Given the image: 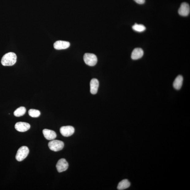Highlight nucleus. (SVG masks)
I'll return each mask as SVG.
<instances>
[{"instance_id": "obj_1", "label": "nucleus", "mask_w": 190, "mask_h": 190, "mask_svg": "<svg viewBox=\"0 0 190 190\" xmlns=\"http://www.w3.org/2000/svg\"><path fill=\"white\" fill-rule=\"evenodd\" d=\"M16 54L13 52H9L5 54L2 57L1 62L4 66H12L16 63Z\"/></svg>"}, {"instance_id": "obj_2", "label": "nucleus", "mask_w": 190, "mask_h": 190, "mask_svg": "<svg viewBox=\"0 0 190 190\" xmlns=\"http://www.w3.org/2000/svg\"><path fill=\"white\" fill-rule=\"evenodd\" d=\"M29 152V149L27 146H21L17 153L16 156V160L20 162L22 161L27 157Z\"/></svg>"}, {"instance_id": "obj_3", "label": "nucleus", "mask_w": 190, "mask_h": 190, "mask_svg": "<svg viewBox=\"0 0 190 190\" xmlns=\"http://www.w3.org/2000/svg\"><path fill=\"white\" fill-rule=\"evenodd\" d=\"M64 142L57 140H53L49 142L48 146L51 150L56 152L62 150L64 147Z\"/></svg>"}, {"instance_id": "obj_4", "label": "nucleus", "mask_w": 190, "mask_h": 190, "mask_svg": "<svg viewBox=\"0 0 190 190\" xmlns=\"http://www.w3.org/2000/svg\"><path fill=\"white\" fill-rule=\"evenodd\" d=\"M84 60L87 65L90 66L96 65L98 61L97 57L95 54L89 53L84 54Z\"/></svg>"}, {"instance_id": "obj_5", "label": "nucleus", "mask_w": 190, "mask_h": 190, "mask_svg": "<svg viewBox=\"0 0 190 190\" xmlns=\"http://www.w3.org/2000/svg\"><path fill=\"white\" fill-rule=\"evenodd\" d=\"M74 128L71 126H66L61 127L60 132L61 134L64 137H68L72 136L74 133Z\"/></svg>"}, {"instance_id": "obj_6", "label": "nucleus", "mask_w": 190, "mask_h": 190, "mask_svg": "<svg viewBox=\"0 0 190 190\" xmlns=\"http://www.w3.org/2000/svg\"><path fill=\"white\" fill-rule=\"evenodd\" d=\"M68 166V164L65 159L61 158L59 160L57 163L56 168L58 172L61 173L67 170Z\"/></svg>"}, {"instance_id": "obj_7", "label": "nucleus", "mask_w": 190, "mask_h": 190, "mask_svg": "<svg viewBox=\"0 0 190 190\" xmlns=\"http://www.w3.org/2000/svg\"><path fill=\"white\" fill-rule=\"evenodd\" d=\"M190 11V8L189 4L186 2H184L180 5L178 12L180 16H186L189 15Z\"/></svg>"}, {"instance_id": "obj_8", "label": "nucleus", "mask_w": 190, "mask_h": 190, "mask_svg": "<svg viewBox=\"0 0 190 190\" xmlns=\"http://www.w3.org/2000/svg\"><path fill=\"white\" fill-rule=\"evenodd\" d=\"M30 125L29 124L23 122L17 123L15 125V129L18 131L25 132L30 129Z\"/></svg>"}, {"instance_id": "obj_9", "label": "nucleus", "mask_w": 190, "mask_h": 190, "mask_svg": "<svg viewBox=\"0 0 190 190\" xmlns=\"http://www.w3.org/2000/svg\"><path fill=\"white\" fill-rule=\"evenodd\" d=\"M70 46V44L69 42L63 41H57L54 44V48L57 50L67 49Z\"/></svg>"}, {"instance_id": "obj_10", "label": "nucleus", "mask_w": 190, "mask_h": 190, "mask_svg": "<svg viewBox=\"0 0 190 190\" xmlns=\"http://www.w3.org/2000/svg\"><path fill=\"white\" fill-rule=\"evenodd\" d=\"M90 92L93 94H97L99 86L98 80L96 79H93L90 82Z\"/></svg>"}, {"instance_id": "obj_11", "label": "nucleus", "mask_w": 190, "mask_h": 190, "mask_svg": "<svg viewBox=\"0 0 190 190\" xmlns=\"http://www.w3.org/2000/svg\"><path fill=\"white\" fill-rule=\"evenodd\" d=\"M43 133L45 138L48 140H53L56 137V134L54 131L44 129L43 130Z\"/></svg>"}, {"instance_id": "obj_12", "label": "nucleus", "mask_w": 190, "mask_h": 190, "mask_svg": "<svg viewBox=\"0 0 190 190\" xmlns=\"http://www.w3.org/2000/svg\"><path fill=\"white\" fill-rule=\"evenodd\" d=\"M143 54L144 51L142 49L135 48L132 52L131 58L133 60H137L142 58Z\"/></svg>"}, {"instance_id": "obj_13", "label": "nucleus", "mask_w": 190, "mask_h": 190, "mask_svg": "<svg viewBox=\"0 0 190 190\" xmlns=\"http://www.w3.org/2000/svg\"><path fill=\"white\" fill-rule=\"evenodd\" d=\"M183 80V78L182 75H178L176 78L174 82H173V86L174 89L177 90H179L181 89Z\"/></svg>"}, {"instance_id": "obj_14", "label": "nucleus", "mask_w": 190, "mask_h": 190, "mask_svg": "<svg viewBox=\"0 0 190 190\" xmlns=\"http://www.w3.org/2000/svg\"><path fill=\"white\" fill-rule=\"evenodd\" d=\"M130 186V182L127 179L123 180L118 184L117 189L120 190H124L128 188Z\"/></svg>"}, {"instance_id": "obj_15", "label": "nucleus", "mask_w": 190, "mask_h": 190, "mask_svg": "<svg viewBox=\"0 0 190 190\" xmlns=\"http://www.w3.org/2000/svg\"><path fill=\"white\" fill-rule=\"evenodd\" d=\"M26 108L24 107L21 106L17 109L14 111V115L17 117H20L25 115L26 112Z\"/></svg>"}, {"instance_id": "obj_16", "label": "nucleus", "mask_w": 190, "mask_h": 190, "mask_svg": "<svg viewBox=\"0 0 190 190\" xmlns=\"http://www.w3.org/2000/svg\"><path fill=\"white\" fill-rule=\"evenodd\" d=\"M132 28L135 31L139 32H143L146 29V28L144 25H139L136 23L132 26Z\"/></svg>"}, {"instance_id": "obj_17", "label": "nucleus", "mask_w": 190, "mask_h": 190, "mask_svg": "<svg viewBox=\"0 0 190 190\" xmlns=\"http://www.w3.org/2000/svg\"><path fill=\"white\" fill-rule=\"evenodd\" d=\"M28 115L32 117L37 118L41 115L40 112L38 110H35V109H30L28 112Z\"/></svg>"}, {"instance_id": "obj_18", "label": "nucleus", "mask_w": 190, "mask_h": 190, "mask_svg": "<svg viewBox=\"0 0 190 190\" xmlns=\"http://www.w3.org/2000/svg\"><path fill=\"white\" fill-rule=\"evenodd\" d=\"M138 4H143L145 2V0H134Z\"/></svg>"}]
</instances>
